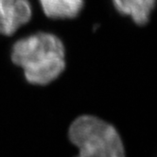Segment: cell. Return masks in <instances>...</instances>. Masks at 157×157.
Here are the masks:
<instances>
[{
	"instance_id": "obj_5",
	"label": "cell",
	"mask_w": 157,
	"mask_h": 157,
	"mask_svg": "<svg viewBox=\"0 0 157 157\" xmlns=\"http://www.w3.org/2000/svg\"><path fill=\"white\" fill-rule=\"evenodd\" d=\"M39 3L51 19H73L82 12L84 0H39Z\"/></svg>"
},
{
	"instance_id": "obj_4",
	"label": "cell",
	"mask_w": 157,
	"mask_h": 157,
	"mask_svg": "<svg viewBox=\"0 0 157 157\" xmlns=\"http://www.w3.org/2000/svg\"><path fill=\"white\" fill-rule=\"evenodd\" d=\"M118 13L132 18L139 26L149 22L155 8L156 0H112Z\"/></svg>"
},
{
	"instance_id": "obj_2",
	"label": "cell",
	"mask_w": 157,
	"mask_h": 157,
	"mask_svg": "<svg viewBox=\"0 0 157 157\" xmlns=\"http://www.w3.org/2000/svg\"><path fill=\"white\" fill-rule=\"evenodd\" d=\"M68 137L78 149L77 157H125L117 129L97 117H77L69 127Z\"/></svg>"
},
{
	"instance_id": "obj_3",
	"label": "cell",
	"mask_w": 157,
	"mask_h": 157,
	"mask_svg": "<svg viewBox=\"0 0 157 157\" xmlns=\"http://www.w3.org/2000/svg\"><path fill=\"white\" fill-rule=\"evenodd\" d=\"M31 16L32 7L29 0H0V34L13 35Z\"/></svg>"
},
{
	"instance_id": "obj_1",
	"label": "cell",
	"mask_w": 157,
	"mask_h": 157,
	"mask_svg": "<svg viewBox=\"0 0 157 157\" xmlns=\"http://www.w3.org/2000/svg\"><path fill=\"white\" fill-rule=\"evenodd\" d=\"M12 61L23 69L26 80L34 85H47L65 69V48L62 40L48 32L33 33L16 41Z\"/></svg>"
}]
</instances>
